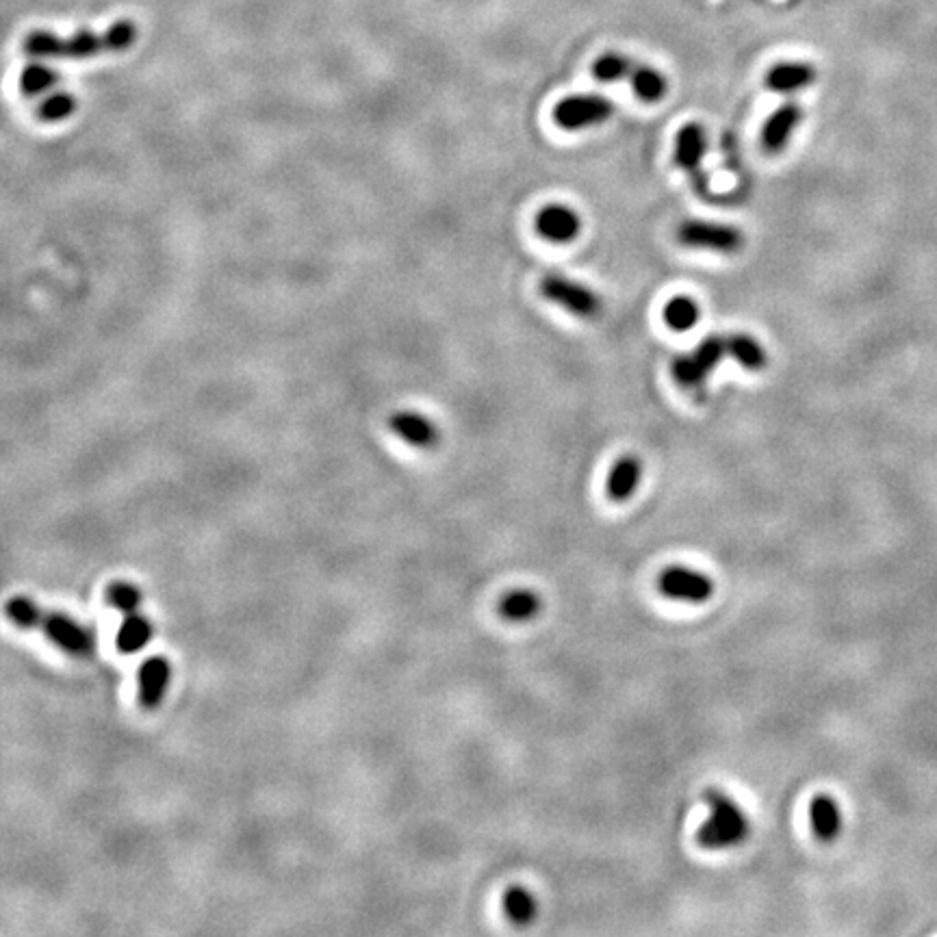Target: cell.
<instances>
[{"instance_id":"1","label":"cell","mask_w":937,"mask_h":937,"mask_svg":"<svg viewBox=\"0 0 937 937\" xmlns=\"http://www.w3.org/2000/svg\"><path fill=\"white\" fill-rule=\"evenodd\" d=\"M137 27L131 20L113 22L107 31H76L61 37L50 31H31L22 42V50L31 59H94L109 53H124L137 42Z\"/></svg>"},{"instance_id":"2","label":"cell","mask_w":937,"mask_h":937,"mask_svg":"<svg viewBox=\"0 0 937 937\" xmlns=\"http://www.w3.org/2000/svg\"><path fill=\"white\" fill-rule=\"evenodd\" d=\"M9 621L22 630H40L50 643L76 658L92 656L96 649L94 632L68 614L46 612L29 597H11L5 606Z\"/></svg>"},{"instance_id":"3","label":"cell","mask_w":937,"mask_h":937,"mask_svg":"<svg viewBox=\"0 0 937 937\" xmlns=\"http://www.w3.org/2000/svg\"><path fill=\"white\" fill-rule=\"evenodd\" d=\"M705 803L710 805V816L697 833V842L708 851H721L740 844L749 836L751 825L740 807L721 790H705Z\"/></svg>"},{"instance_id":"4","label":"cell","mask_w":937,"mask_h":937,"mask_svg":"<svg viewBox=\"0 0 937 937\" xmlns=\"http://www.w3.org/2000/svg\"><path fill=\"white\" fill-rule=\"evenodd\" d=\"M677 241L686 248L710 250L721 254H734L744 248L742 230L708 220H686L677 226Z\"/></svg>"},{"instance_id":"5","label":"cell","mask_w":937,"mask_h":937,"mask_svg":"<svg viewBox=\"0 0 937 937\" xmlns=\"http://www.w3.org/2000/svg\"><path fill=\"white\" fill-rule=\"evenodd\" d=\"M541 293L545 295V300L562 306L564 311H569L580 319H595L603 311L601 298L593 289H588L582 282L571 280L567 276H545L541 282Z\"/></svg>"},{"instance_id":"6","label":"cell","mask_w":937,"mask_h":937,"mask_svg":"<svg viewBox=\"0 0 937 937\" xmlns=\"http://www.w3.org/2000/svg\"><path fill=\"white\" fill-rule=\"evenodd\" d=\"M614 102L599 94H577L562 98L554 109V120L567 131H582V128L599 126L612 118Z\"/></svg>"},{"instance_id":"7","label":"cell","mask_w":937,"mask_h":937,"mask_svg":"<svg viewBox=\"0 0 937 937\" xmlns=\"http://www.w3.org/2000/svg\"><path fill=\"white\" fill-rule=\"evenodd\" d=\"M660 593L686 603H703L714 595V582L701 571L688 567L664 569L658 580Z\"/></svg>"},{"instance_id":"8","label":"cell","mask_w":937,"mask_h":937,"mask_svg":"<svg viewBox=\"0 0 937 937\" xmlns=\"http://www.w3.org/2000/svg\"><path fill=\"white\" fill-rule=\"evenodd\" d=\"M536 233L547 241L569 243L582 233V217L567 204H547L536 213Z\"/></svg>"},{"instance_id":"9","label":"cell","mask_w":937,"mask_h":937,"mask_svg":"<svg viewBox=\"0 0 937 937\" xmlns=\"http://www.w3.org/2000/svg\"><path fill=\"white\" fill-rule=\"evenodd\" d=\"M172 666L163 656H152L137 671V697L144 710L159 708L170 686Z\"/></svg>"},{"instance_id":"10","label":"cell","mask_w":937,"mask_h":937,"mask_svg":"<svg viewBox=\"0 0 937 937\" xmlns=\"http://www.w3.org/2000/svg\"><path fill=\"white\" fill-rule=\"evenodd\" d=\"M803 122V107L799 102H786L777 111L768 115V120L762 128V146L766 152H781L788 144L790 137L797 131Z\"/></svg>"},{"instance_id":"11","label":"cell","mask_w":937,"mask_h":937,"mask_svg":"<svg viewBox=\"0 0 937 937\" xmlns=\"http://www.w3.org/2000/svg\"><path fill=\"white\" fill-rule=\"evenodd\" d=\"M389 426L402 441L413 447L428 449L439 443V428H436V423L430 421L426 415L415 413V410L393 413Z\"/></svg>"},{"instance_id":"12","label":"cell","mask_w":937,"mask_h":937,"mask_svg":"<svg viewBox=\"0 0 937 937\" xmlns=\"http://www.w3.org/2000/svg\"><path fill=\"white\" fill-rule=\"evenodd\" d=\"M818 79L812 63L805 61H781L775 63L766 74V85L777 94H797L807 89Z\"/></svg>"},{"instance_id":"13","label":"cell","mask_w":937,"mask_h":937,"mask_svg":"<svg viewBox=\"0 0 937 937\" xmlns=\"http://www.w3.org/2000/svg\"><path fill=\"white\" fill-rule=\"evenodd\" d=\"M705 150H708V133L701 124L692 122L679 128L675 135V163L679 168L686 172L697 170L705 157Z\"/></svg>"},{"instance_id":"14","label":"cell","mask_w":937,"mask_h":937,"mask_svg":"<svg viewBox=\"0 0 937 937\" xmlns=\"http://www.w3.org/2000/svg\"><path fill=\"white\" fill-rule=\"evenodd\" d=\"M810 823L820 842H833L840 836L842 812L838 801L829 794H816L810 803Z\"/></svg>"},{"instance_id":"15","label":"cell","mask_w":937,"mask_h":937,"mask_svg":"<svg viewBox=\"0 0 937 937\" xmlns=\"http://www.w3.org/2000/svg\"><path fill=\"white\" fill-rule=\"evenodd\" d=\"M640 478H643V462L636 456H623L621 460H616L606 482L608 497L612 502H625V499H630L636 493Z\"/></svg>"},{"instance_id":"16","label":"cell","mask_w":937,"mask_h":937,"mask_svg":"<svg viewBox=\"0 0 937 937\" xmlns=\"http://www.w3.org/2000/svg\"><path fill=\"white\" fill-rule=\"evenodd\" d=\"M59 72L44 63V59H35L20 74V92L27 98H44L55 92L59 85Z\"/></svg>"},{"instance_id":"17","label":"cell","mask_w":937,"mask_h":937,"mask_svg":"<svg viewBox=\"0 0 937 937\" xmlns=\"http://www.w3.org/2000/svg\"><path fill=\"white\" fill-rule=\"evenodd\" d=\"M541 608H543L541 597L532 593V590L528 588L512 590V593L504 595L502 601H499V614L512 623H523V621L534 619V616L541 612Z\"/></svg>"},{"instance_id":"18","label":"cell","mask_w":937,"mask_h":937,"mask_svg":"<svg viewBox=\"0 0 937 937\" xmlns=\"http://www.w3.org/2000/svg\"><path fill=\"white\" fill-rule=\"evenodd\" d=\"M152 638V625L144 614L133 612L126 614L124 623L120 625L118 634H115V647L122 653H137L148 645Z\"/></svg>"},{"instance_id":"19","label":"cell","mask_w":937,"mask_h":937,"mask_svg":"<svg viewBox=\"0 0 937 937\" xmlns=\"http://www.w3.org/2000/svg\"><path fill=\"white\" fill-rule=\"evenodd\" d=\"M727 341V356L734 358L740 367L749 371H762L768 363V354L764 345L753 339L751 335H729Z\"/></svg>"},{"instance_id":"20","label":"cell","mask_w":937,"mask_h":937,"mask_svg":"<svg viewBox=\"0 0 937 937\" xmlns=\"http://www.w3.org/2000/svg\"><path fill=\"white\" fill-rule=\"evenodd\" d=\"M630 81H632L634 94L645 102H658L666 96V92H669V81H666V76L658 68H651V66H636L630 76Z\"/></svg>"},{"instance_id":"21","label":"cell","mask_w":937,"mask_h":937,"mask_svg":"<svg viewBox=\"0 0 937 937\" xmlns=\"http://www.w3.org/2000/svg\"><path fill=\"white\" fill-rule=\"evenodd\" d=\"M701 319L699 304L688 295H677L664 306V322L675 332H688Z\"/></svg>"},{"instance_id":"22","label":"cell","mask_w":937,"mask_h":937,"mask_svg":"<svg viewBox=\"0 0 937 937\" xmlns=\"http://www.w3.org/2000/svg\"><path fill=\"white\" fill-rule=\"evenodd\" d=\"M636 63L621 53H606L593 63V76L601 83H616L630 79Z\"/></svg>"},{"instance_id":"23","label":"cell","mask_w":937,"mask_h":937,"mask_svg":"<svg viewBox=\"0 0 937 937\" xmlns=\"http://www.w3.org/2000/svg\"><path fill=\"white\" fill-rule=\"evenodd\" d=\"M504 909H506V916L515 924H530L536 916L538 905L532 892L515 885V888H510L504 894Z\"/></svg>"},{"instance_id":"24","label":"cell","mask_w":937,"mask_h":937,"mask_svg":"<svg viewBox=\"0 0 937 937\" xmlns=\"http://www.w3.org/2000/svg\"><path fill=\"white\" fill-rule=\"evenodd\" d=\"M76 111V98L68 92H55L44 96V100L37 105V118L44 122H61L70 118V115Z\"/></svg>"},{"instance_id":"25","label":"cell","mask_w":937,"mask_h":937,"mask_svg":"<svg viewBox=\"0 0 937 937\" xmlns=\"http://www.w3.org/2000/svg\"><path fill=\"white\" fill-rule=\"evenodd\" d=\"M690 356L695 358V363L701 369V374L708 378L712 371L718 367V363L723 361V356H727V341L721 335L703 339L697 345V350L690 352Z\"/></svg>"},{"instance_id":"26","label":"cell","mask_w":937,"mask_h":937,"mask_svg":"<svg viewBox=\"0 0 937 937\" xmlns=\"http://www.w3.org/2000/svg\"><path fill=\"white\" fill-rule=\"evenodd\" d=\"M107 603L111 608L124 614L139 612L141 606V590L135 584L128 582H113L107 586Z\"/></svg>"}]
</instances>
